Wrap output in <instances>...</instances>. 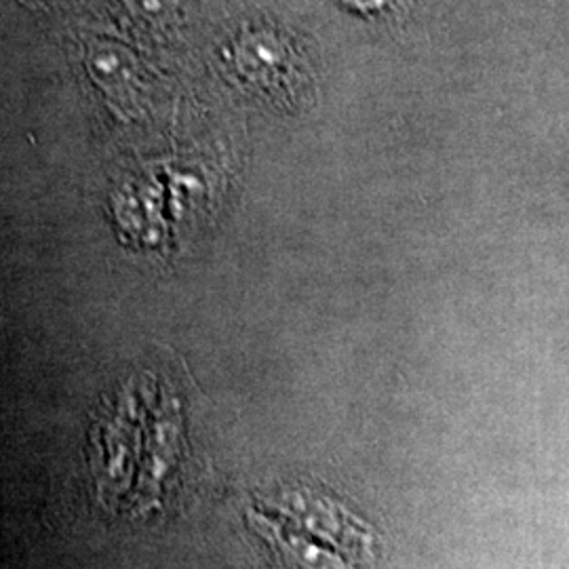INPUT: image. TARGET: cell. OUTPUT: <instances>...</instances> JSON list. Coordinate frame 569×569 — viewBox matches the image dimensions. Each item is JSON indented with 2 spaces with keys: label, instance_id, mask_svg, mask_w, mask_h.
<instances>
[{
  "label": "cell",
  "instance_id": "1",
  "mask_svg": "<svg viewBox=\"0 0 569 569\" xmlns=\"http://www.w3.org/2000/svg\"><path fill=\"white\" fill-rule=\"evenodd\" d=\"M247 517L284 569H363L373 559L366 521L321 493L284 491L256 502Z\"/></svg>",
  "mask_w": 569,
  "mask_h": 569
},
{
  "label": "cell",
  "instance_id": "2",
  "mask_svg": "<svg viewBox=\"0 0 569 569\" xmlns=\"http://www.w3.org/2000/svg\"><path fill=\"white\" fill-rule=\"evenodd\" d=\"M345 2H350V4H355V0H345ZM373 0H366V4H371Z\"/></svg>",
  "mask_w": 569,
  "mask_h": 569
}]
</instances>
